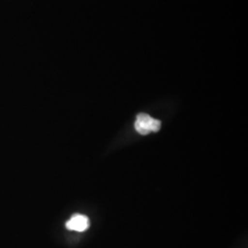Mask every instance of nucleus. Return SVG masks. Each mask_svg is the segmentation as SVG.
Returning <instances> with one entry per match:
<instances>
[{"instance_id":"nucleus-1","label":"nucleus","mask_w":248,"mask_h":248,"mask_svg":"<svg viewBox=\"0 0 248 248\" xmlns=\"http://www.w3.org/2000/svg\"><path fill=\"white\" fill-rule=\"evenodd\" d=\"M134 127L135 130L140 134L146 135L152 132H158L161 128V122L156 119L152 118L148 114L140 113L136 118Z\"/></svg>"},{"instance_id":"nucleus-2","label":"nucleus","mask_w":248,"mask_h":248,"mask_svg":"<svg viewBox=\"0 0 248 248\" xmlns=\"http://www.w3.org/2000/svg\"><path fill=\"white\" fill-rule=\"evenodd\" d=\"M65 225L68 230L84 232L89 229L90 222L87 216L82 214H75L72 216L71 219L66 222Z\"/></svg>"}]
</instances>
